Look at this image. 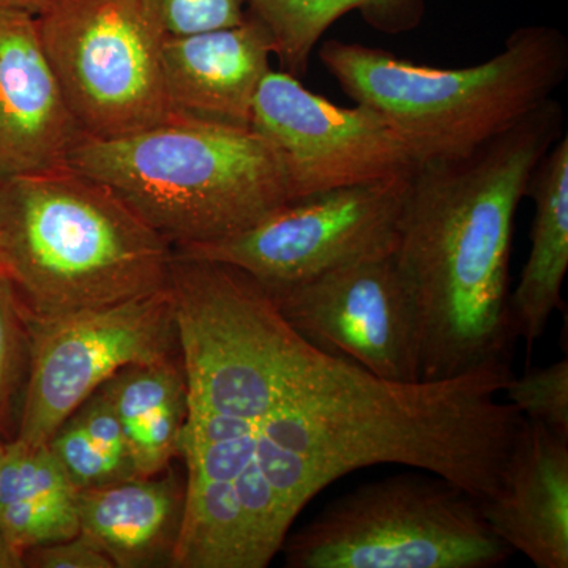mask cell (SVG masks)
I'll return each instance as SVG.
<instances>
[{
    "mask_svg": "<svg viewBox=\"0 0 568 568\" xmlns=\"http://www.w3.org/2000/svg\"><path fill=\"white\" fill-rule=\"evenodd\" d=\"M47 444L78 491L132 478L92 443L74 416L67 418Z\"/></svg>",
    "mask_w": 568,
    "mask_h": 568,
    "instance_id": "cell-21",
    "label": "cell"
},
{
    "mask_svg": "<svg viewBox=\"0 0 568 568\" xmlns=\"http://www.w3.org/2000/svg\"><path fill=\"white\" fill-rule=\"evenodd\" d=\"M280 551L290 568H493L514 555L477 497L425 470L332 500Z\"/></svg>",
    "mask_w": 568,
    "mask_h": 568,
    "instance_id": "cell-6",
    "label": "cell"
},
{
    "mask_svg": "<svg viewBox=\"0 0 568 568\" xmlns=\"http://www.w3.org/2000/svg\"><path fill=\"white\" fill-rule=\"evenodd\" d=\"M264 22L284 71L302 78L313 51L334 22L358 11L369 28L387 36L414 31L424 21L428 0H246Z\"/></svg>",
    "mask_w": 568,
    "mask_h": 568,
    "instance_id": "cell-18",
    "label": "cell"
},
{
    "mask_svg": "<svg viewBox=\"0 0 568 568\" xmlns=\"http://www.w3.org/2000/svg\"><path fill=\"white\" fill-rule=\"evenodd\" d=\"M29 364L17 439L50 437L125 366L178 357L179 335L170 283L162 291L62 315L26 310Z\"/></svg>",
    "mask_w": 568,
    "mask_h": 568,
    "instance_id": "cell-8",
    "label": "cell"
},
{
    "mask_svg": "<svg viewBox=\"0 0 568 568\" xmlns=\"http://www.w3.org/2000/svg\"><path fill=\"white\" fill-rule=\"evenodd\" d=\"M528 196L536 205L530 252L514 293L510 310L518 338L528 351L547 331L552 313L562 306L568 271V136L567 133L537 164Z\"/></svg>",
    "mask_w": 568,
    "mask_h": 568,
    "instance_id": "cell-16",
    "label": "cell"
},
{
    "mask_svg": "<svg viewBox=\"0 0 568 568\" xmlns=\"http://www.w3.org/2000/svg\"><path fill=\"white\" fill-rule=\"evenodd\" d=\"M185 487L174 476L132 477L80 489V534L118 568L173 566Z\"/></svg>",
    "mask_w": 568,
    "mask_h": 568,
    "instance_id": "cell-15",
    "label": "cell"
},
{
    "mask_svg": "<svg viewBox=\"0 0 568 568\" xmlns=\"http://www.w3.org/2000/svg\"><path fill=\"white\" fill-rule=\"evenodd\" d=\"M264 290L310 345L379 379L420 381V321L394 254Z\"/></svg>",
    "mask_w": 568,
    "mask_h": 568,
    "instance_id": "cell-11",
    "label": "cell"
},
{
    "mask_svg": "<svg viewBox=\"0 0 568 568\" xmlns=\"http://www.w3.org/2000/svg\"><path fill=\"white\" fill-rule=\"evenodd\" d=\"M564 125L562 104L551 99L469 155L420 164L410 175L394 260L420 321V381L514 362L515 216Z\"/></svg>",
    "mask_w": 568,
    "mask_h": 568,
    "instance_id": "cell-2",
    "label": "cell"
},
{
    "mask_svg": "<svg viewBox=\"0 0 568 568\" xmlns=\"http://www.w3.org/2000/svg\"><path fill=\"white\" fill-rule=\"evenodd\" d=\"M272 55L274 39L250 10L235 26L168 36L162 67L171 114L252 125L254 97L272 70Z\"/></svg>",
    "mask_w": 568,
    "mask_h": 568,
    "instance_id": "cell-13",
    "label": "cell"
},
{
    "mask_svg": "<svg viewBox=\"0 0 568 568\" xmlns=\"http://www.w3.org/2000/svg\"><path fill=\"white\" fill-rule=\"evenodd\" d=\"M41 47L85 138L114 140L166 121L156 0H58L36 14Z\"/></svg>",
    "mask_w": 568,
    "mask_h": 568,
    "instance_id": "cell-7",
    "label": "cell"
},
{
    "mask_svg": "<svg viewBox=\"0 0 568 568\" xmlns=\"http://www.w3.org/2000/svg\"><path fill=\"white\" fill-rule=\"evenodd\" d=\"M173 256L114 190L69 164L0 179V268L32 315L162 291Z\"/></svg>",
    "mask_w": 568,
    "mask_h": 568,
    "instance_id": "cell-3",
    "label": "cell"
},
{
    "mask_svg": "<svg viewBox=\"0 0 568 568\" xmlns=\"http://www.w3.org/2000/svg\"><path fill=\"white\" fill-rule=\"evenodd\" d=\"M7 440L0 439V466H2L3 454H6ZM22 564L20 558L14 555L6 544L3 537L0 536V568H21Z\"/></svg>",
    "mask_w": 568,
    "mask_h": 568,
    "instance_id": "cell-26",
    "label": "cell"
},
{
    "mask_svg": "<svg viewBox=\"0 0 568 568\" xmlns=\"http://www.w3.org/2000/svg\"><path fill=\"white\" fill-rule=\"evenodd\" d=\"M58 0H0V9L21 10L26 13L39 14Z\"/></svg>",
    "mask_w": 568,
    "mask_h": 568,
    "instance_id": "cell-25",
    "label": "cell"
},
{
    "mask_svg": "<svg viewBox=\"0 0 568 568\" xmlns=\"http://www.w3.org/2000/svg\"><path fill=\"white\" fill-rule=\"evenodd\" d=\"M22 567L114 568L110 558L81 534L69 538V540L54 541V544L29 549L22 556Z\"/></svg>",
    "mask_w": 568,
    "mask_h": 568,
    "instance_id": "cell-24",
    "label": "cell"
},
{
    "mask_svg": "<svg viewBox=\"0 0 568 568\" xmlns=\"http://www.w3.org/2000/svg\"><path fill=\"white\" fill-rule=\"evenodd\" d=\"M504 394L523 416L568 437L567 358L528 369L525 376H514Z\"/></svg>",
    "mask_w": 568,
    "mask_h": 568,
    "instance_id": "cell-20",
    "label": "cell"
},
{
    "mask_svg": "<svg viewBox=\"0 0 568 568\" xmlns=\"http://www.w3.org/2000/svg\"><path fill=\"white\" fill-rule=\"evenodd\" d=\"M409 179L358 183L297 197L242 233L174 253L233 265L267 290L390 256L398 242Z\"/></svg>",
    "mask_w": 568,
    "mask_h": 568,
    "instance_id": "cell-9",
    "label": "cell"
},
{
    "mask_svg": "<svg viewBox=\"0 0 568 568\" xmlns=\"http://www.w3.org/2000/svg\"><path fill=\"white\" fill-rule=\"evenodd\" d=\"M252 129L282 160L291 196L409 178L416 156L376 111L343 108L271 70L254 97Z\"/></svg>",
    "mask_w": 568,
    "mask_h": 568,
    "instance_id": "cell-10",
    "label": "cell"
},
{
    "mask_svg": "<svg viewBox=\"0 0 568 568\" xmlns=\"http://www.w3.org/2000/svg\"><path fill=\"white\" fill-rule=\"evenodd\" d=\"M489 528L538 568L568 567V437L525 417L491 499Z\"/></svg>",
    "mask_w": 568,
    "mask_h": 568,
    "instance_id": "cell-14",
    "label": "cell"
},
{
    "mask_svg": "<svg viewBox=\"0 0 568 568\" xmlns=\"http://www.w3.org/2000/svg\"><path fill=\"white\" fill-rule=\"evenodd\" d=\"M320 61L354 103L395 130L420 166L469 155L551 100L567 78L568 40L559 29L526 26L495 58L462 69L328 40Z\"/></svg>",
    "mask_w": 568,
    "mask_h": 568,
    "instance_id": "cell-5",
    "label": "cell"
},
{
    "mask_svg": "<svg viewBox=\"0 0 568 568\" xmlns=\"http://www.w3.org/2000/svg\"><path fill=\"white\" fill-rule=\"evenodd\" d=\"M78 489L48 444L7 440L0 466V536L20 558L80 534Z\"/></svg>",
    "mask_w": 568,
    "mask_h": 568,
    "instance_id": "cell-17",
    "label": "cell"
},
{
    "mask_svg": "<svg viewBox=\"0 0 568 568\" xmlns=\"http://www.w3.org/2000/svg\"><path fill=\"white\" fill-rule=\"evenodd\" d=\"M28 364L26 306L9 276L0 268V439L2 440H11L14 437V406L20 396L22 399Z\"/></svg>",
    "mask_w": 568,
    "mask_h": 568,
    "instance_id": "cell-19",
    "label": "cell"
},
{
    "mask_svg": "<svg viewBox=\"0 0 568 568\" xmlns=\"http://www.w3.org/2000/svg\"><path fill=\"white\" fill-rule=\"evenodd\" d=\"M514 376L510 362H493L450 379L399 384L324 358L290 377L256 426L239 484L246 517L283 544L321 489L375 465L416 467L491 499L525 422L496 399Z\"/></svg>",
    "mask_w": 568,
    "mask_h": 568,
    "instance_id": "cell-1",
    "label": "cell"
},
{
    "mask_svg": "<svg viewBox=\"0 0 568 568\" xmlns=\"http://www.w3.org/2000/svg\"><path fill=\"white\" fill-rule=\"evenodd\" d=\"M168 36L211 31L245 20L246 0H156Z\"/></svg>",
    "mask_w": 568,
    "mask_h": 568,
    "instance_id": "cell-22",
    "label": "cell"
},
{
    "mask_svg": "<svg viewBox=\"0 0 568 568\" xmlns=\"http://www.w3.org/2000/svg\"><path fill=\"white\" fill-rule=\"evenodd\" d=\"M84 140L41 47L36 14L0 9V179L67 166Z\"/></svg>",
    "mask_w": 568,
    "mask_h": 568,
    "instance_id": "cell-12",
    "label": "cell"
},
{
    "mask_svg": "<svg viewBox=\"0 0 568 568\" xmlns=\"http://www.w3.org/2000/svg\"><path fill=\"white\" fill-rule=\"evenodd\" d=\"M69 166L106 183L173 250L242 233L293 201L282 160L252 126L183 115L85 138Z\"/></svg>",
    "mask_w": 568,
    "mask_h": 568,
    "instance_id": "cell-4",
    "label": "cell"
},
{
    "mask_svg": "<svg viewBox=\"0 0 568 568\" xmlns=\"http://www.w3.org/2000/svg\"><path fill=\"white\" fill-rule=\"evenodd\" d=\"M71 416L77 417L93 444L126 474L136 477L121 418L115 413L110 395L100 387Z\"/></svg>",
    "mask_w": 568,
    "mask_h": 568,
    "instance_id": "cell-23",
    "label": "cell"
}]
</instances>
